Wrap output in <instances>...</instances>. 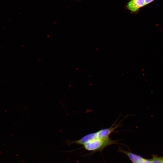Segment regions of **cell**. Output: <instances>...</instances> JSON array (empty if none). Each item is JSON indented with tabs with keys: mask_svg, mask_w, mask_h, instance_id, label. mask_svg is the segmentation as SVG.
<instances>
[{
	"mask_svg": "<svg viewBox=\"0 0 163 163\" xmlns=\"http://www.w3.org/2000/svg\"><path fill=\"white\" fill-rule=\"evenodd\" d=\"M116 123V122L109 128L102 129L96 132L89 133L78 140L72 141H69V143L70 144L75 143L83 145L86 142L94 139L109 137L111 133L115 132V130L116 128L120 126V122L117 124Z\"/></svg>",
	"mask_w": 163,
	"mask_h": 163,
	"instance_id": "cell-1",
	"label": "cell"
},
{
	"mask_svg": "<svg viewBox=\"0 0 163 163\" xmlns=\"http://www.w3.org/2000/svg\"><path fill=\"white\" fill-rule=\"evenodd\" d=\"M118 141L111 139L109 137L94 139L86 142L83 145L87 150L98 151L102 150L110 145L117 144Z\"/></svg>",
	"mask_w": 163,
	"mask_h": 163,
	"instance_id": "cell-2",
	"label": "cell"
},
{
	"mask_svg": "<svg viewBox=\"0 0 163 163\" xmlns=\"http://www.w3.org/2000/svg\"><path fill=\"white\" fill-rule=\"evenodd\" d=\"M145 5L144 0H130L127 3L126 7L132 13H135Z\"/></svg>",
	"mask_w": 163,
	"mask_h": 163,
	"instance_id": "cell-3",
	"label": "cell"
},
{
	"mask_svg": "<svg viewBox=\"0 0 163 163\" xmlns=\"http://www.w3.org/2000/svg\"><path fill=\"white\" fill-rule=\"evenodd\" d=\"M120 150L121 152L124 153L128 157L132 163H138L139 162L145 159L139 155L131 152L125 151L121 149H120Z\"/></svg>",
	"mask_w": 163,
	"mask_h": 163,
	"instance_id": "cell-4",
	"label": "cell"
},
{
	"mask_svg": "<svg viewBox=\"0 0 163 163\" xmlns=\"http://www.w3.org/2000/svg\"><path fill=\"white\" fill-rule=\"evenodd\" d=\"M151 160L153 163H163V156L159 157L154 155Z\"/></svg>",
	"mask_w": 163,
	"mask_h": 163,
	"instance_id": "cell-5",
	"label": "cell"
},
{
	"mask_svg": "<svg viewBox=\"0 0 163 163\" xmlns=\"http://www.w3.org/2000/svg\"><path fill=\"white\" fill-rule=\"evenodd\" d=\"M138 163H153L151 160L144 159Z\"/></svg>",
	"mask_w": 163,
	"mask_h": 163,
	"instance_id": "cell-6",
	"label": "cell"
},
{
	"mask_svg": "<svg viewBox=\"0 0 163 163\" xmlns=\"http://www.w3.org/2000/svg\"><path fill=\"white\" fill-rule=\"evenodd\" d=\"M145 5H147L150 3L152 2L155 0H144Z\"/></svg>",
	"mask_w": 163,
	"mask_h": 163,
	"instance_id": "cell-7",
	"label": "cell"
}]
</instances>
